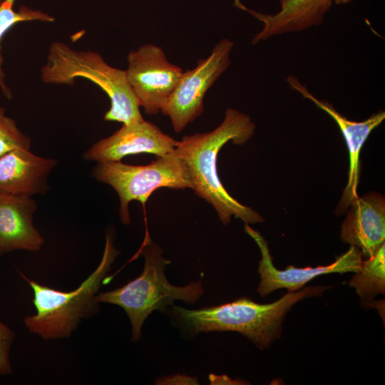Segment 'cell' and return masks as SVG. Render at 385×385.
Returning a JSON list of instances; mask_svg holds the SVG:
<instances>
[{
    "mask_svg": "<svg viewBox=\"0 0 385 385\" xmlns=\"http://www.w3.org/2000/svg\"><path fill=\"white\" fill-rule=\"evenodd\" d=\"M234 41L222 38L210 54L197 61L195 67L183 75L161 109L170 118L173 130L180 133L204 112L207 91L228 68Z\"/></svg>",
    "mask_w": 385,
    "mask_h": 385,
    "instance_id": "cell-7",
    "label": "cell"
},
{
    "mask_svg": "<svg viewBox=\"0 0 385 385\" xmlns=\"http://www.w3.org/2000/svg\"><path fill=\"white\" fill-rule=\"evenodd\" d=\"M329 288L330 286H310L288 292L278 300L267 304L242 297L229 303L198 309L173 306L172 313L191 334L237 332L259 349H264L280 337L282 322L293 305L302 299L319 297Z\"/></svg>",
    "mask_w": 385,
    "mask_h": 385,
    "instance_id": "cell-2",
    "label": "cell"
},
{
    "mask_svg": "<svg viewBox=\"0 0 385 385\" xmlns=\"http://www.w3.org/2000/svg\"><path fill=\"white\" fill-rule=\"evenodd\" d=\"M15 335L14 332L0 321V374L7 375L12 371L10 362V350Z\"/></svg>",
    "mask_w": 385,
    "mask_h": 385,
    "instance_id": "cell-19",
    "label": "cell"
},
{
    "mask_svg": "<svg viewBox=\"0 0 385 385\" xmlns=\"http://www.w3.org/2000/svg\"><path fill=\"white\" fill-rule=\"evenodd\" d=\"M176 143L155 124L144 120L133 125L123 124L111 135L93 143L83 158L88 161L102 163L120 161L127 155L140 153L160 157L173 152Z\"/></svg>",
    "mask_w": 385,
    "mask_h": 385,
    "instance_id": "cell-10",
    "label": "cell"
},
{
    "mask_svg": "<svg viewBox=\"0 0 385 385\" xmlns=\"http://www.w3.org/2000/svg\"><path fill=\"white\" fill-rule=\"evenodd\" d=\"M58 163L51 158L15 149L0 157V192L33 197L48 190V177Z\"/></svg>",
    "mask_w": 385,
    "mask_h": 385,
    "instance_id": "cell-13",
    "label": "cell"
},
{
    "mask_svg": "<svg viewBox=\"0 0 385 385\" xmlns=\"http://www.w3.org/2000/svg\"><path fill=\"white\" fill-rule=\"evenodd\" d=\"M289 86L304 98L312 101L318 108L330 115L338 125L347 145L349 155V170L347 184L343 191L337 210L344 212L357 198V187L360 172V152L372 130L385 119L384 111H380L362 121L349 120L339 113L332 105L324 100H319L302 84L299 79L289 76L286 78Z\"/></svg>",
    "mask_w": 385,
    "mask_h": 385,
    "instance_id": "cell-11",
    "label": "cell"
},
{
    "mask_svg": "<svg viewBox=\"0 0 385 385\" xmlns=\"http://www.w3.org/2000/svg\"><path fill=\"white\" fill-rule=\"evenodd\" d=\"M91 175L111 185L120 199L119 214L124 225L130 223L129 203L138 200L145 204L157 189L192 188L186 165L175 149L145 165L111 161L97 163Z\"/></svg>",
    "mask_w": 385,
    "mask_h": 385,
    "instance_id": "cell-6",
    "label": "cell"
},
{
    "mask_svg": "<svg viewBox=\"0 0 385 385\" xmlns=\"http://www.w3.org/2000/svg\"><path fill=\"white\" fill-rule=\"evenodd\" d=\"M354 0H333V2L337 5H343L352 2Z\"/></svg>",
    "mask_w": 385,
    "mask_h": 385,
    "instance_id": "cell-21",
    "label": "cell"
},
{
    "mask_svg": "<svg viewBox=\"0 0 385 385\" xmlns=\"http://www.w3.org/2000/svg\"><path fill=\"white\" fill-rule=\"evenodd\" d=\"M40 77L46 84L72 86L76 78H84L98 86L111 103L103 117L106 121L133 125L145 120L125 70L109 65L97 52L76 50L62 41H53Z\"/></svg>",
    "mask_w": 385,
    "mask_h": 385,
    "instance_id": "cell-3",
    "label": "cell"
},
{
    "mask_svg": "<svg viewBox=\"0 0 385 385\" xmlns=\"http://www.w3.org/2000/svg\"><path fill=\"white\" fill-rule=\"evenodd\" d=\"M16 0H4L0 5V90L8 99L12 98V93L6 84V74L3 68L4 57L1 53V41L4 35L15 24L25 21L53 22L54 17L40 10L21 6L14 9Z\"/></svg>",
    "mask_w": 385,
    "mask_h": 385,
    "instance_id": "cell-17",
    "label": "cell"
},
{
    "mask_svg": "<svg viewBox=\"0 0 385 385\" xmlns=\"http://www.w3.org/2000/svg\"><path fill=\"white\" fill-rule=\"evenodd\" d=\"M4 0H0V5L3 3Z\"/></svg>",
    "mask_w": 385,
    "mask_h": 385,
    "instance_id": "cell-22",
    "label": "cell"
},
{
    "mask_svg": "<svg viewBox=\"0 0 385 385\" xmlns=\"http://www.w3.org/2000/svg\"><path fill=\"white\" fill-rule=\"evenodd\" d=\"M235 6L250 13L262 23V28L252 43L284 34L297 32L322 24L333 0H279L280 9L274 14H265L245 7L240 0Z\"/></svg>",
    "mask_w": 385,
    "mask_h": 385,
    "instance_id": "cell-15",
    "label": "cell"
},
{
    "mask_svg": "<svg viewBox=\"0 0 385 385\" xmlns=\"http://www.w3.org/2000/svg\"><path fill=\"white\" fill-rule=\"evenodd\" d=\"M349 285L354 287L364 301H370L385 292V245L372 257L362 261L361 267L351 277Z\"/></svg>",
    "mask_w": 385,
    "mask_h": 385,
    "instance_id": "cell-16",
    "label": "cell"
},
{
    "mask_svg": "<svg viewBox=\"0 0 385 385\" xmlns=\"http://www.w3.org/2000/svg\"><path fill=\"white\" fill-rule=\"evenodd\" d=\"M36 208L32 197L0 192V255L41 249L44 238L34 224Z\"/></svg>",
    "mask_w": 385,
    "mask_h": 385,
    "instance_id": "cell-14",
    "label": "cell"
},
{
    "mask_svg": "<svg viewBox=\"0 0 385 385\" xmlns=\"http://www.w3.org/2000/svg\"></svg>",
    "mask_w": 385,
    "mask_h": 385,
    "instance_id": "cell-23",
    "label": "cell"
},
{
    "mask_svg": "<svg viewBox=\"0 0 385 385\" xmlns=\"http://www.w3.org/2000/svg\"><path fill=\"white\" fill-rule=\"evenodd\" d=\"M118 254L111 235H107L98 266L76 289L71 292L51 288L22 274L33 290L36 311L24 319L28 330L46 340L69 337L83 319L96 313L98 304L96 295L107 280V274Z\"/></svg>",
    "mask_w": 385,
    "mask_h": 385,
    "instance_id": "cell-4",
    "label": "cell"
},
{
    "mask_svg": "<svg viewBox=\"0 0 385 385\" xmlns=\"http://www.w3.org/2000/svg\"><path fill=\"white\" fill-rule=\"evenodd\" d=\"M245 231L255 240L261 252L262 258L258 267L260 282L257 291L262 297L282 288H286L288 292L297 291L319 275L334 272L357 273L361 267L363 260L361 251L357 247L350 245L349 249L331 265L304 268L289 266L284 270H279L274 267L268 243L262 235L248 224H245Z\"/></svg>",
    "mask_w": 385,
    "mask_h": 385,
    "instance_id": "cell-9",
    "label": "cell"
},
{
    "mask_svg": "<svg viewBox=\"0 0 385 385\" xmlns=\"http://www.w3.org/2000/svg\"><path fill=\"white\" fill-rule=\"evenodd\" d=\"M341 227L342 240L357 247L362 257L374 256L385 240V199L379 192L358 197L350 204Z\"/></svg>",
    "mask_w": 385,
    "mask_h": 385,
    "instance_id": "cell-12",
    "label": "cell"
},
{
    "mask_svg": "<svg viewBox=\"0 0 385 385\" xmlns=\"http://www.w3.org/2000/svg\"><path fill=\"white\" fill-rule=\"evenodd\" d=\"M125 70L140 107L149 115L161 109L177 86L183 70L170 63L162 48L145 43L130 51Z\"/></svg>",
    "mask_w": 385,
    "mask_h": 385,
    "instance_id": "cell-8",
    "label": "cell"
},
{
    "mask_svg": "<svg viewBox=\"0 0 385 385\" xmlns=\"http://www.w3.org/2000/svg\"><path fill=\"white\" fill-rule=\"evenodd\" d=\"M156 384H199L197 377L183 374L163 376L156 380Z\"/></svg>",
    "mask_w": 385,
    "mask_h": 385,
    "instance_id": "cell-20",
    "label": "cell"
},
{
    "mask_svg": "<svg viewBox=\"0 0 385 385\" xmlns=\"http://www.w3.org/2000/svg\"><path fill=\"white\" fill-rule=\"evenodd\" d=\"M31 139L22 133L14 120L0 106V157L15 149L30 150Z\"/></svg>",
    "mask_w": 385,
    "mask_h": 385,
    "instance_id": "cell-18",
    "label": "cell"
},
{
    "mask_svg": "<svg viewBox=\"0 0 385 385\" xmlns=\"http://www.w3.org/2000/svg\"><path fill=\"white\" fill-rule=\"evenodd\" d=\"M145 258L142 273L135 279L114 290L98 293L96 302L121 307L126 312L132 326V341L141 337V329L146 318L155 310H163L175 300L194 304L204 294L201 280L185 286L170 284L165 268L170 260L164 258L160 246L147 235L141 247Z\"/></svg>",
    "mask_w": 385,
    "mask_h": 385,
    "instance_id": "cell-5",
    "label": "cell"
},
{
    "mask_svg": "<svg viewBox=\"0 0 385 385\" xmlns=\"http://www.w3.org/2000/svg\"><path fill=\"white\" fill-rule=\"evenodd\" d=\"M255 127L248 115L228 108L216 128L185 135L176 143L175 150L186 165L192 190L214 207L224 225H227L232 216L245 224L264 221L256 210L228 193L219 178L217 168V155L222 146L230 141L244 145L253 136Z\"/></svg>",
    "mask_w": 385,
    "mask_h": 385,
    "instance_id": "cell-1",
    "label": "cell"
}]
</instances>
